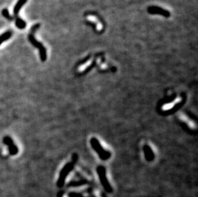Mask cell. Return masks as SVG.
Segmentation results:
<instances>
[{"mask_svg":"<svg viewBox=\"0 0 198 197\" xmlns=\"http://www.w3.org/2000/svg\"><path fill=\"white\" fill-rule=\"evenodd\" d=\"M40 24H36L34 26H32L30 33L28 35V39L30 41V42L33 45L38 49L40 51V56H41V60L42 62H45L47 58V54H46V50L44 48V46L39 41H37L34 36L35 32L36 30H37L39 28Z\"/></svg>","mask_w":198,"mask_h":197,"instance_id":"1","label":"cell"},{"mask_svg":"<svg viewBox=\"0 0 198 197\" xmlns=\"http://www.w3.org/2000/svg\"><path fill=\"white\" fill-rule=\"evenodd\" d=\"M3 142L6 145H7V147L8 148L9 154H10L11 155L15 156L18 153L19 149H18L17 147L15 145V143L14 142V141L12 139V138H11L10 136H6L3 138Z\"/></svg>","mask_w":198,"mask_h":197,"instance_id":"2","label":"cell"},{"mask_svg":"<svg viewBox=\"0 0 198 197\" xmlns=\"http://www.w3.org/2000/svg\"><path fill=\"white\" fill-rule=\"evenodd\" d=\"M71 168H72V164H70V163L66 165L64 167V168L62 169L61 172H60L59 179L57 182V186L59 187H62L64 185L65 178L68 175L69 172L71 171Z\"/></svg>","mask_w":198,"mask_h":197,"instance_id":"3","label":"cell"},{"mask_svg":"<svg viewBox=\"0 0 198 197\" xmlns=\"http://www.w3.org/2000/svg\"><path fill=\"white\" fill-rule=\"evenodd\" d=\"M27 0H19V1L17 2V3L15 4L14 8V16L13 17L14 19H17L20 18V16H19V13H20V11L21 9L22 6L26 3Z\"/></svg>","mask_w":198,"mask_h":197,"instance_id":"4","label":"cell"},{"mask_svg":"<svg viewBox=\"0 0 198 197\" xmlns=\"http://www.w3.org/2000/svg\"><path fill=\"white\" fill-rule=\"evenodd\" d=\"M12 32L8 31V32H6L5 33H4L3 34L0 35V45H1V44L3 42H5V41H7V40H8L9 39H10L11 37V36H12Z\"/></svg>","mask_w":198,"mask_h":197,"instance_id":"5","label":"cell"},{"mask_svg":"<svg viewBox=\"0 0 198 197\" xmlns=\"http://www.w3.org/2000/svg\"><path fill=\"white\" fill-rule=\"evenodd\" d=\"M15 25L19 28V29H24L26 26V22L23 20L21 18H19L17 19H15Z\"/></svg>","mask_w":198,"mask_h":197,"instance_id":"6","label":"cell"},{"mask_svg":"<svg viewBox=\"0 0 198 197\" xmlns=\"http://www.w3.org/2000/svg\"><path fill=\"white\" fill-rule=\"evenodd\" d=\"M2 15H3L5 18H7V19H8V20L12 21V20L14 19V17H12V16L10 15V14H9L8 11L7 10V8H5V9H3V10L2 11Z\"/></svg>","mask_w":198,"mask_h":197,"instance_id":"7","label":"cell"}]
</instances>
